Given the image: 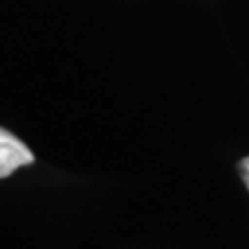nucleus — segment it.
<instances>
[{
	"label": "nucleus",
	"mask_w": 249,
	"mask_h": 249,
	"mask_svg": "<svg viewBox=\"0 0 249 249\" xmlns=\"http://www.w3.org/2000/svg\"><path fill=\"white\" fill-rule=\"evenodd\" d=\"M238 170H240V176L244 179V185L248 187L249 190V157L240 160V164H238Z\"/></svg>",
	"instance_id": "nucleus-2"
},
{
	"label": "nucleus",
	"mask_w": 249,
	"mask_h": 249,
	"mask_svg": "<svg viewBox=\"0 0 249 249\" xmlns=\"http://www.w3.org/2000/svg\"><path fill=\"white\" fill-rule=\"evenodd\" d=\"M34 162V153L13 133L0 127V179L8 178L20 166Z\"/></svg>",
	"instance_id": "nucleus-1"
}]
</instances>
